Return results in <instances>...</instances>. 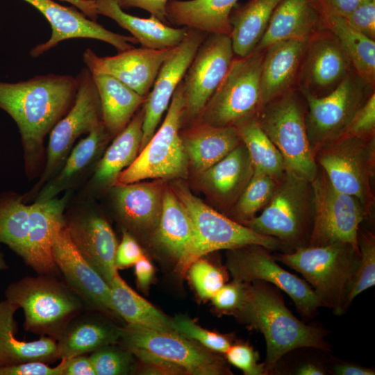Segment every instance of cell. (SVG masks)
Here are the masks:
<instances>
[{"instance_id": "obj_1", "label": "cell", "mask_w": 375, "mask_h": 375, "mask_svg": "<svg viewBox=\"0 0 375 375\" xmlns=\"http://www.w3.org/2000/svg\"><path fill=\"white\" fill-rule=\"evenodd\" d=\"M77 86L76 77L54 74L13 83L0 81V108L17 125L27 167L39 156L46 135L72 106Z\"/></svg>"}, {"instance_id": "obj_2", "label": "cell", "mask_w": 375, "mask_h": 375, "mask_svg": "<svg viewBox=\"0 0 375 375\" xmlns=\"http://www.w3.org/2000/svg\"><path fill=\"white\" fill-rule=\"evenodd\" d=\"M233 315L262 333L267 375H271L279 358L293 349L313 347L331 351L326 340L329 331L321 324H306L296 317L287 308L280 290L269 283H245L242 302Z\"/></svg>"}, {"instance_id": "obj_3", "label": "cell", "mask_w": 375, "mask_h": 375, "mask_svg": "<svg viewBox=\"0 0 375 375\" xmlns=\"http://www.w3.org/2000/svg\"><path fill=\"white\" fill-rule=\"evenodd\" d=\"M312 181L285 169L271 200L259 215L242 223L253 231L278 240L283 253L308 247L314 223Z\"/></svg>"}, {"instance_id": "obj_4", "label": "cell", "mask_w": 375, "mask_h": 375, "mask_svg": "<svg viewBox=\"0 0 375 375\" xmlns=\"http://www.w3.org/2000/svg\"><path fill=\"white\" fill-rule=\"evenodd\" d=\"M274 256L276 261L302 275L324 307L331 309L337 316L344 314L360 258L358 245L338 242Z\"/></svg>"}, {"instance_id": "obj_5", "label": "cell", "mask_w": 375, "mask_h": 375, "mask_svg": "<svg viewBox=\"0 0 375 375\" xmlns=\"http://www.w3.org/2000/svg\"><path fill=\"white\" fill-rule=\"evenodd\" d=\"M6 299L22 308L24 329L58 340L85 303L52 274L26 276L10 283Z\"/></svg>"}, {"instance_id": "obj_6", "label": "cell", "mask_w": 375, "mask_h": 375, "mask_svg": "<svg viewBox=\"0 0 375 375\" xmlns=\"http://www.w3.org/2000/svg\"><path fill=\"white\" fill-rule=\"evenodd\" d=\"M264 50L234 57L197 122L238 128L253 120L262 108L260 72Z\"/></svg>"}, {"instance_id": "obj_7", "label": "cell", "mask_w": 375, "mask_h": 375, "mask_svg": "<svg viewBox=\"0 0 375 375\" xmlns=\"http://www.w3.org/2000/svg\"><path fill=\"white\" fill-rule=\"evenodd\" d=\"M184 107L181 81L172 96L160 128L134 161L118 175L114 185L147 179H175L186 175L188 160L181 131Z\"/></svg>"}, {"instance_id": "obj_8", "label": "cell", "mask_w": 375, "mask_h": 375, "mask_svg": "<svg viewBox=\"0 0 375 375\" xmlns=\"http://www.w3.org/2000/svg\"><path fill=\"white\" fill-rule=\"evenodd\" d=\"M302 97L291 89L265 104L256 119L281 153L286 169L312 181L317 165L308 138Z\"/></svg>"}, {"instance_id": "obj_9", "label": "cell", "mask_w": 375, "mask_h": 375, "mask_svg": "<svg viewBox=\"0 0 375 375\" xmlns=\"http://www.w3.org/2000/svg\"><path fill=\"white\" fill-rule=\"evenodd\" d=\"M315 160L333 185L357 198L370 216L374 204L372 182L375 172V138L344 135L320 148Z\"/></svg>"}, {"instance_id": "obj_10", "label": "cell", "mask_w": 375, "mask_h": 375, "mask_svg": "<svg viewBox=\"0 0 375 375\" xmlns=\"http://www.w3.org/2000/svg\"><path fill=\"white\" fill-rule=\"evenodd\" d=\"M193 224L194 246L188 260V268L203 256L221 249H233L251 244L263 246L283 253L281 242L274 238L259 234L229 218L194 195L185 185L178 183L172 188Z\"/></svg>"}, {"instance_id": "obj_11", "label": "cell", "mask_w": 375, "mask_h": 375, "mask_svg": "<svg viewBox=\"0 0 375 375\" xmlns=\"http://www.w3.org/2000/svg\"><path fill=\"white\" fill-rule=\"evenodd\" d=\"M353 70L328 94L316 97L301 92L306 103L305 122L314 153L343 136L356 111L372 92Z\"/></svg>"}, {"instance_id": "obj_12", "label": "cell", "mask_w": 375, "mask_h": 375, "mask_svg": "<svg viewBox=\"0 0 375 375\" xmlns=\"http://www.w3.org/2000/svg\"><path fill=\"white\" fill-rule=\"evenodd\" d=\"M271 252L258 244L229 249L226 267L235 281H262L274 285L291 298L303 319H312L323 304L308 282L281 267Z\"/></svg>"}, {"instance_id": "obj_13", "label": "cell", "mask_w": 375, "mask_h": 375, "mask_svg": "<svg viewBox=\"0 0 375 375\" xmlns=\"http://www.w3.org/2000/svg\"><path fill=\"white\" fill-rule=\"evenodd\" d=\"M119 340L128 350H143L176 365L187 374H232L223 357L178 333L159 331L128 324L121 328Z\"/></svg>"}, {"instance_id": "obj_14", "label": "cell", "mask_w": 375, "mask_h": 375, "mask_svg": "<svg viewBox=\"0 0 375 375\" xmlns=\"http://www.w3.org/2000/svg\"><path fill=\"white\" fill-rule=\"evenodd\" d=\"M312 184L315 213L308 247L338 242L358 245V229L369 217L363 205L355 197L336 189L319 165Z\"/></svg>"}, {"instance_id": "obj_15", "label": "cell", "mask_w": 375, "mask_h": 375, "mask_svg": "<svg viewBox=\"0 0 375 375\" xmlns=\"http://www.w3.org/2000/svg\"><path fill=\"white\" fill-rule=\"evenodd\" d=\"M234 57L229 35L207 34L182 80L185 99L183 125L199 121Z\"/></svg>"}, {"instance_id": "obj_16", "label": "cell", "mask_w": 375, "mask_h": 375, "mask_svg": "<svg viewBox=\"0 0 375 375\" xmlns=\"http://www.w3.org/2000/svg\"><path fill=\"white\" fill-rule=\"evenodd\" d=\"M78 86L74 103L50 131L47 163L40 184L47 180L65 159L73 143L103 124L99 93L89 69L76 76Z\"/></svg>"}, {"instance_id": "obj_17", "label": "cell", "mask_w": 375, "mask_h": 375, "mask_svg": "<svg viewBox=\"0 0 375 375\" xmlns=\"http://www.w3.org/2000/svg\"><path fill=\"white\" fill-rule=\"evenodd\" d=\"M52 256L67 285L86 306L118 316L112 303L109 285L79 252L65 224L54 236Z\"/></svg>"}, {"instance_id": "obj_18", "label": "cell", "mask_w": 375, "mask_h": 375, "mask_svg": "<svg viewBox=\"0 0 375 375\" xmlns=\"http://www.w3.org/2000/svg\"><path fill=\"white\" fill-rule=\"evenodd\" d=\"M38 9L51 27V35L45 42L35 46L30 52L36 58L58 44L73 38H90L111 44L118 53L130 49L138 43L133 36L112 32L91 20L74 7H67L52 0H24Z\"/></svg>"}, {"instance_id": "obj_19", "label": "cell", "mask_w": 375, "mask_h": 375, "mask_svg": "<svg viewBox=\"0 0 375 375\" xmlns=\"http://www.w3.org/2000/svg\"><path fill=\"white\" fill-rule=\"evenodd\" d=\"M207 34L194 29L188 32L174 51L163 62L143 104L144 120L140 151L156 131L172 96Z\"/></svg>"}, {"instance_id": "obj_20", "label": "cell", "mask_w": 375, "mask_h": 375, "mask_svg": "<svg viewBox=\"0 0 375 375\" xmlns=\"http://www.w3.org/2000/svg\"><path fill=\"white\" fill-rule=\"evenodd\" d=\"M176 47L163 49L133 47L115 56L103 57L86 49L83 59L92 74L112 76L147 97L162 64Z\"/></svg>"}, {"instance_id": "obj_21", "label": "cell", "mask_w": 375, "mask_h": 375, "mask_svg": "<svg viewBox=\"0 0 375 375\" xmlns=\"http://www.w3.org/2000/svg\"><path fill=\"white\" fill-rule=\"evenodd\" d=\"M300 69L301 92L321 97L334 90L353 67L338 40L328 30L310 39Z\"/></svg>"}, {"instance_id": "obj_22", "label": "cell", "mask_w": 375, "mask_h": 375, "mask_svg": "<svg viewBox=\"0 0 375 375\" xmlns=\"http://www.w3.org/2000/svg\"><path fill=\"white\" fill-rule=\"evenodd\" d=\"M65 226L79 252L110 286L118 274V244L108 222L95 212H86L65 219Z\"/></svg>"}, {"instance_id": "obj_23", "label": "cell", "mask_w": 375, "mask_h": 375, "mask_svg": "<svg viewBox=\"0 0 375 375\" xmlns=\"http://www.w3.org/2000/svg\"><path fill=\"white\" fill-rule=\"evenodd\" d=\"M67 198L66 194L61 199L54 197L30 205L29 231L21 258L38 274L53 275L58 269L52 244L57 231L65 224Z\"/></svg>"}, {"instance_id": "obj_24", "label": "cell", "mask_w": 375, "mask_h": 375, "mask_svg": "<svg viewBox=\"0 0 375 375\" xmlns=\"http://www.w3.org/2000/svg\"><path fill=\"white\" fill-rule=\"evenodd\" d=\"M322 27L325 14L319 0H281L255 50L281 40L310 39Z\"/></svg>"}, {"instance_id": "obj_25", "label": "cell", "mask_w": 375, "mask_h": 375, "mask_svg": "<svg viewBox=\"0 0 375 375\" xmlns=\"http://www.w3.org/2000/svg\"><path fill=\"white\" fill-rule=\"evenodd\" d=\"M309 40H281L264 50L260 81L262 107L291 90L300 72Z\"/></svg>"}, {"instance_id": "obj_26", "label": "cell", "mask_w": 375, "mask_h": 375, "mask_svg": "<svg viewBox=\"0 0 375 375\" xmlns=\"http://www.w3.org/2000/svg\"><path fill=\"white\" fill-rule=\"evenodd\" d=\"M165 188L160 182H135L115 185V207L121 220L135 231L156 228Z\"/></svg>"}, {"instance_id": "obj_27", "label": "cell", "mask_w": 375, "mask_h": 375, "mask_svg": "<svg viewBox=\"0 0 375 375\" xmlns=\"http://www.w3.org/2000/svg\"><path fill=\"white\" fill-rule=\"evenodd\" d=\"M156 240L176 260L177 271L184 274L194 246V231L187 210L172 188L165 190Z\"/></svg>"}, {"instance_id": "obj_28", "label": "cell", "mask_w": 375, "mask_h": 375, "mask_svg": "<svg viewBox=\"0 0 375 375\" xmlns=\"http://www.w3.org/2000/svg\"><path fill=\"white\" fill-rule=\"evenodd\" d=\"M253 174L249 153L241 142L226 156L201 173V180L215 200L230 210Z\"/></svg>"}, {"instance_id": "obj_29", "label": "cell", "mask_w": 375, "mask_h": 375, "mask_svg": "<svg viewBox=\"0 0 375 375\" xmlns=\"http://www.w3.org/2000/svg\"><path fill=\"white\" fill-rule=\"evenodd\" d=\"M18 308L7 299L0 301V366L29 361L54 362L59 359L56 340L42 335L39 340L23 341L16 337L15 314Z\"/></svg>"}, {"instance_id": "obj_30", "label": "cell", "mask_w": 375, "mask_h": 375, "mask_svg": "<svg viewBox=\"0 0 375 375\" xmlns=\"http://www.w3.org/2000/svg\"><path fill=\"white\" fill-rule=\"evenodd\" d=\"M238 0H169V23L206 34L230 35V15Z\"/></svg>"}, {"instance_id": "obj_31", "label": "cell", "mask_w": 375, "mask_h": 375, "mask_svg": "<svg viewBox=\"0 0 375 375\" xmlns=\"http://www.w3.org/2000/svg\"><path fill=\"white\" fill-rule=\"evenodd\" d=\"M188 160L202 173L241 143L238 129L196 122L181 132Z\"/></svg>"}, {"instance_id": "obj_32", "label": "cell", "mask_w": 375, "mask_h": 375, "mask_svg": "<svg viewBox=\"0 0 375 375\" xmlns=\"http://www.w3.org/2000/svg\"><path fill=\"white\" fill-rule=\"evenodd\" d=\"M98 15L114 20L127 30L142 47L163 49L178 46L188 28H174L151 16L142 18L126 13L115 0H94Z\"/></svg>"}, {"instance_id": "obj_33", "label": "cell", "mask_w": 375, "mask_h": 375, "mask_svg": "<svg viewBox=\"0 0 375 375\" xmlns=\"http://www.w3.org/2000/svg\"><path fill=\"white\" fill-rule=\"evenodd\" d=\"M121 328L91 315L75 316L57 342L60 360L92 353L120 339Z\"/></svg>"}, {"instance_id": "obj_34", "label": "cell", "mask_w": 375, "mask_h": 375, "mask_svg": "<svg viewBox=\"0 0 375 375\" xmlns=\"http://www.w3.org/2000/svg\"><path fill=\"white\" fill-rule=\"evenodd\" d=\"M100 99L102 122L108 134L117 135L128 125L146 97L108 74H92Z\"/></svg>"}, {"instance_id": "obj_35", "label": "cell", "mask_w": 375, "mask_h": 375, "mask_svg": "<svg viewBox=\"0 0 375 375\" xmlns=\"http://www.w3.org/2000/svg\"><path fill=\"white\" fill-rule=\"evenodd\" d=\"M281 1L249 0L233 8L230 15L229 36L235 56L244 57L255 50Z\"/></svg>"}, {"instance_id": "obj_36", "label": "cell", "mask_w": 375, "mask_h": 375, "mask_svg": "<svg viewBox=\"0 0 375 375\" xmlns=\"http://www.w3.org/2000/svg\"><path fill=\"white\" fill-rule=\"evenodd\" d=\"M143 106L113 140L101 159L94 175L99 185L115 184L118 175L135 159L142 138Z\"/></svg>"}, {"instance_id": "obj_37", "label": "cell", "mask_w": 375, "mask_h": 375, "mask_svg": "<svg viewBox=\"0 0 375 375\" xmlns=\"http://www.w3.org/2000/svg\"><path fill=\"white\" fill-rule=\"evenodd\" d=\"M110 288L115 310L128 324L159 331L177 333L173 319L137 294L119 273L114 277Z\"/></svg>"}, {"instance_id": "obj_38", "label": "cell", "mask_w": 375, "mask_h": 375, "mask_svg": "<svg viewBox=\"0 0 375 375\" xmlns=\"http://www.w3.org/2000/svg\"><path fill=\"white\" fill-rule=\"evenodd\" d=\"M325 26L338 40L357 75L367 85L375 80V41L338 15H325Z\"/></svg>"}, {"instance_id": "obj_39", "label": "cell", "mask_w": 375, "mask_h": 375, "mask_svg": "<svg viewBox=\"0 0 375 375\" xmlns=\"http://www.w3.org/2000/svg\"><path fill=\"white\" fill-rule=\"evenodd\" d=\"M108 135L103 124L88 133L72 149L60 172L42 190L35 201L53 199L69 186L92 162Z\"/></svg>"}, {"instance_id": "obj_40", "label": "cell", "mask_w": 375, "mask_h": 375, "mask_svg": "<svg viewBox=\"0 0 375 375\" xmlns=\"http://www.w3.org/2000/svg\"><path fill=\"white\" fill-rule=\"evenodd\" d=\"M242 142L249 153L253 174H263L278 181L286 167L283 158L256 119L237 128Z\"/></svg>"}, {"instance_id": "obj_41", "label": "cell", "mask_w": 375, "mask_h": 375, "mask_svg": "<svg viewBox=\"0 0 375 375\" xmlns=\"http://www.w3.org/2000/svg\"><path fill=\"white\" fill-rule=\"evenodd\" d=\"M22 197L6 193L0 196V243L22 256L29 231L30 205Z\"/></svg>"}, {"instance_id": "obj_42", "label": "cell", "mask_w": 375, "mask_h": 375, "mask_svg": "<svg viewBox=\"0 0 375 375\" xmlns=\"http://www.w3.org/2000/svg\"><path fill=\"white\" fill-rule=\"evenodd\" d=\"M331 351L313 347H300L283 355L271 375H329Z\"/></svg>"}, {"instance_id": "obj_43", "label": "cell", "mask_w": 375, "mask_h": 375, "mask_svg": "<svg viewBox=\"0 0 375 375\" xmlns=\"http://www.w3.org/2000/svg\"><path fill=\"white\" fill-rule=\"evenodd\" d=\"M277 182L267 175L253 174L247 185L230 208L235 221L242 224L262 210L271 200Z\"/></svg>"}, {"instance_id": "obj_44", "label": "cell", "mask_w": 375, "mask_h": 375, "mask_svg": "<svg viewBox=\"0 0 375 375\" xmlns=\"http://www.w3.org/2000/svg\"><path fill=\"white\" fill-rule=\"evenodd\" d=\"M357 242L360 258L347 299V309L359 294L375 285V235L360 226Z\"/></svg>"}, {"instance_id": "obj_45", "label": "cell", "mask_w": 375, "mask_h": 375, "mask_svg": "<svg viewBox=\"0 0 375 375\" xmlns=\"http://www.w3.org/2000/svg\"><path fill=\"white\" fill-rule=\"evenodd\" d=\"M133 353L111 344L103 347L90 356L96 375L128 374L132 367Z\"/></svg>"}, {"instance_id": "obj_46", "label": "cell", "mask_w": 375, "mask_h": 375, "mask_svg": "<svg viewBox=\"0 0 375 375\" xmlns=\"http://www.w3.org/2000/svg\"><path fill=\"white\" fill-rule=\"evenodd\" d=\"M173 322L178 333L216 353L224 354L232 344L228 335L204 329L187 317L176 316Z\"/></svg>"}, {"instance_id": "obj_47", "label": "cell", "mask_w": 375, "mask_h": 375, "mask_svg": "<svg viewBox=\"0 0 375 375\" xmlns=\"http://www.w3.org/2000/svg\"><path fill=\"white\" fill-rule=\"evenodd\" d=\"M188 271L194 288L203 299H211L225 284L222 271L201 258L194 261Z\"/></svg>"}, {"instance_id": "obj_48", "label": "cell", "mask_w": 375, "mask_h": 375, "mask_svg": "<svg viewBox=\"0 0 375 375\" xmlns=\"http://www.w3.org/2000/svg\"><path fill=\"white\" fill-rule=\"evenodd\" d=\"M224 356L229 363L241 369L245 375H267L264 362H258V351L247 343L232 344Z\"/></svg>"}, {"instance_id": "obj_49", "label": "cell", "mask_w": 375, "mask_h": 375, "mask_svg": "<svg viewBox=\"0 0 375 375\" xmlns=\"http://www.w3.org/2000/svg\"><path fill=\"white\" fill-rule=\"evenodd\" d=\"M344 135L370 140L375 138V92L369 95L353 115Z\"/></svg>"}, {"instance_id": "obj_50", "label": "cell", "mask_w": 375, "mask_h": 375, "mask_svg": "<svg viewBox=\"0 0 375 375\" xmlns=\"http://www.w3.org/2000/svg\"><path fill=\"white\" fill-rule=\"evenodd\" d=\"M353 28L375 39V0H366L344 17Z\"/></svg>"}, {"instance_id": "obj_51", "label": "cell", "mask_w": 375, "mask_h": 375, "mask_svg": "<svg viewBox=\"0 0 375 375\" xmlns=\"http://www.w3.org/2000/svg\"><path fill=\"white\" fill-rule=\"evenodd\" d=\"M245 283L233 280L224 284L211 298L213 305L220 311L233 314L240 306Z\"/></svg>"}, {"instance_id": "obj_52", "label": "cell", "mask_w": 375, "mask_h": 375, "mask_svg": "<svg viewBox=\"0 0 375 375\" xmlns=\"http://www.w3.org/2000/svg\"><path fill=\"white\" fill-rule=\"evenodd\" d=\"M64 365V359L56 367H51L41 361H29L0 366V375H62Z\"/></svg>"}, {"instance_id": "obj_53", "label": "cell", "mask_w": 375, "mask_h": 375, "mask_svg": "<svg viewBox=\"0 0 375 375\" xmlns=\"http://www.w3.org/2000/svg\"><path fill=\"white\" fill-rule=\"evenodd\" d=\"M144 256L141 247L135 238L126 231H123L121 242L117 245L115 263L117 268H126L134 265Z\"/></svg>"}, {"instance_id": "obj_54", "label": "cell", "mask_w": 375, "mask_h": 375, "mask_svg": "<svg viewBox=\"0 0 375 375\" xmlns=\"http://www.w3.org/2000/svg\"><path fill=\"white\" fill-rule=\"evenodd\" d=\"M169 0H115L122 8H138L144 10L162 22L169 24L166 5Z\"/></svg>"}, {"instance_id": "obj_55", "label": "cell", "mask_w": 375, "mask_h": 375, "mask_svg": "<svg viewBox=\"0 0 375 375\" xmlns=\"http://www.w3.org/2000/svg\"><path fill=\"white\" fill-rule=\"evenodd\" d=\"M328 371L329 375H374L372 368L338 359L331 356Z\"/></svg>"}, {"instance_id": "obj_56", "label": "cell", "mask_w": 375, "mask_h": 375, "mask_svg": "<svg viewBox=\"0 0 375 375\" xmlns=\"http://www.w3.org/2000/svg\"><path fill=\"white\" fill-rule=\"evenodd\" d=\"M366 0H319L325 15L346 17Z\"/></svg>"}, {"instance_id": "obj_57", "label": "cell", "mask_w": 375, "mask_h": 375, "mask_svg": "<svg viewBox=\"0 0 375 375\" xmlns=\"http://www.w3.org/2000/svg\"><path fill=\"white\" fill-rule=\"evenodd\" d=\"M64 360L62 375H96L90 358L85 354Z\"/></svg>"}, {"instance_id": "obj_58", "label": "cell", "mask_w": 375, "mask_h": 375, "mask_svg": "<svg viewBox=\"0 0 375 375\" xmlns=\"http://www.w3.org/2000/svg\"><path fill=\"white\" fill-rule=\"evenodd\" d=\"M134 268L139 288L142 291H147L154 274L153 266L151 262L144 256L134 265Z\"/></svg>"}, {"instance_id": "obj_59", "label": "cell", "mask_w": 375, "mask_h": 375, "mask_svg": "<svg viewBox=\"0 0 375 375\" xmlns=\"http://www.w3.org/2000/svg\"><path fill=\"white\" fill-rule=\"evenodd\" d=\"M71 3L73 6L80 10L89 19L97 22L98 13L94 0H61Z\"/></svg>"}, {"instance_id": "obj_60", "label": "cell", "mask_w": 375, "mask_h": 375, "mask_svg": "<svg viewBox=\"0 0 375 375\" xmlns=\"http://www.w3.org/2000/svg\"><path fill=\"white\" fill-rule=\"evenodd\" d=\"M8 267H9L5 260L4 255L0 250V271L7 269Z\"/></svg>"}]
</instances>
